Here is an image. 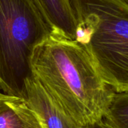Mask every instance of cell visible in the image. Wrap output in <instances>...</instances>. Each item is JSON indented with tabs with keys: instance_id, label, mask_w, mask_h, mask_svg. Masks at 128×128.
<instances>
[{
	"instance_id": "obj_7",
	"label": "cell",
	"mask_w": 128,
	"mask_h": 128,
	"mask_svg": "<svg viewBox=\"0 0 128 128\" xmlns=\"http://www.w3.org/2000/svg\"><path fill=\"white\" fill-rule=\"evenodd\" d=\"M103 120L112 128H128V91L114 92Z\"/></svg>"
},
{
	"instance_id": "obj_5",
	"label": "cell",
	"mask_w": 128,
	"mask_h": 128,
	"mask_svg": "<svg viewBox=\"0 0 128 128\" xmlns=\"http://www.w3.org/2000/svg\"><path fill=\"white\" fill-rule=\"evenodd\" d=\"M0 128H44L36 112L23 98L0 91Z\"/></svg>"
},
{
	"instance_id": "obj_2",
	"label": "cell",
	"mask_w": 128,
	"mask_h": 128,
	"mask_svg": "<svg viewBox=\"0 0 128 128\" xmlns=\"http://www.w3.org/2000/svg\"><path fill=\"white\" fill-rule=\"evenodd\" d=\"M76 40L91 56L104 82L128 91V5L122 0H68Z\"/></svg>"
},
{
	"instance_id": "obj_8",
	"label": "cell",
	"mask_w": 128,
	"mask_h": 128,
	"mask_svg": "<svg viewBox=\"0 0 128 128\" xmlns=\"http://www.w3.org/2000/svg\"><path fill=\"white\" fill-rule=\"evenodd\" d=\"M86 128H110L104 120H101L100 122L95 123L94 124L89 125L88 127H86Z\"/></svg>"
},
{
	"instance_id": "obj_3",
	"label": "cell",
	"mask_w": 128,
	"mask_h": 128,
	"mask_svg": "<svg viewBox=\"0 0 128 128\" xmlns=\"http://www.w3.org/2000/svg\"><path fill=\"white\" fill-rule=\"evenodd\" d=\"M52 28L34 0H0V91L22 98L34 47Z\"/></svg>"
},
{
	"instance_id": "obj_1",
	"label": "cell",
	"mask_w": 128,
	"mask_h": 128,
	"mask_svg": "<svg viewBox=\"0 0 128 128\" xmlns=\"http://www.w3.org/2000/svg\"><path fill=\"white\" fill-rule=\"evenodd\" d=\"M30 70L62 110L82 128L104 119L115 92L76 40L52 32L34 47Z\"/></svg>"
},
{
	"instance_id": "obj_4",
	"label": "cell",
	"mask_w": 128,
	"mask_h": 128,
	"mask_svg": "<svg viewBox=\"0 0 128 128\" xmlns=\"http://www.w3.org/2000/svg\"><path fill=\"white\" fill-rule=\"evenodd\" d=\"M22 98L38 113L44 128H84L69 117L32 76L25 80Z\"/></svg>"
},
{
	"instance_id": "obj_6",
	"label": "cell",
	"mask_w": 128,
	"mask_h": 128,
	"mask_svg": "<svg viewBox=\"0 0 128 128\" xmlns=\"http://www.w3.org/2000/svg\"><path fill=\"white\" fill-rule=\"evenodd\" d=\"M52 32L76 40V26L68 0H34Z\"/></svg>"
},
{
	"instance_id": "obj_9",
	"label": "cell",
	"mask_w": 128,
	"mask_h": 128,
	"mask_svg": "<svg viewBox=\"0 0 128 128\" xmlns=\"http://www.w3.org/2000/svg\"><path fill=\"white\" fill-rule=\"evenodd\" d=\"M122 1H124V2H125V3H126V4L128 5V0H122Z\"/></svg>"
}]
</instances>
